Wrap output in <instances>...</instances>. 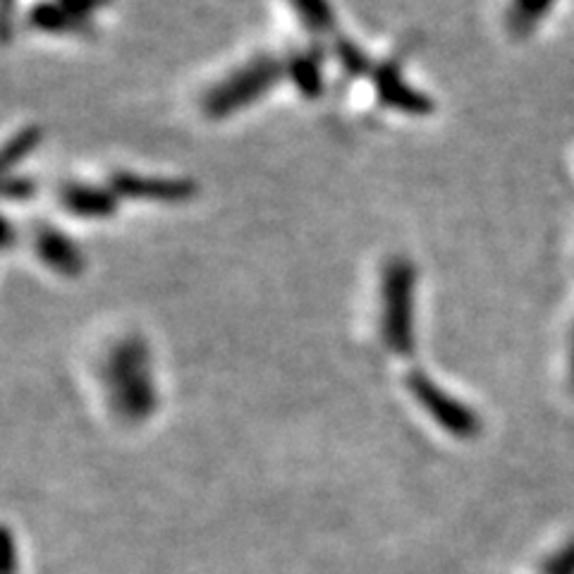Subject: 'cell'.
<instances>
[{
	"instance_id": "1",
	"label": "cell",
	"mask_w": 574,
	"mask_h": 574,
	"mask_svg": "<svg viewBox=\"0 0 574 574\" xmlns=\"http://www.w3.org/2000/svg\"><path fill=\"white\" fill-rule=\"evenodd\" d=\"M101 381L115 417L127 424H142L158 409L151 352L142 335H122L108 347L101 364Z\"/></svg>"
},
{
	"instance_id": "2",
	"label": "cell",
	"mask_w": 574,
	"mask_h": 574,
	"mask_svg": "<svg viewBox=\"0 0 574 574\" xmlns=\"http://www.w3.org/2000/svg\"><path fill=\"white\" fill-rule=\"evenodd\" d=\"M378 326L386 347L409 357L417 347V266L407 256H390L378 283Z\"/></svg>"
},
{
	"instance_id": "3",
	"label": "cell",
	"mask_w": 574,
	"mask_h": 574,
	"mask_svg": "<svg viewBox=\"0 0 574 574\" xmlns=\"http://www.w3.org/2000/svg\"><path fill=\"white\" fill-rule=\"evenodd\" d=\"M285 79V60L271 53L256 56L218 79L201 99V111L209 120H228L264 101Z\"/></svg>"
},
{
	"instance_id": "4",
	"label": "cell",
	"mask_w": 574,
	"mask_h": 574,
	"mask_svg": "<svg viewBox=\"0 0 574 574\" xmlns=\"http://www.w3.org/2000/svg\"><path fill=\"white\" fill-rule=\"evenodd\" d=\"M407 390L412 393V398L417 400V405L424 409L445 433H450V436L469 441V438L481 433L479 414L469 405H464L462 400H457L455 395H450L448 390L438 386L426 371H409Z\"/></svg>"
},
{
	"instance_id": "5",
	"label": "cell",
	"mask_w": 574,
	"mask_h": 574,
	"mask_svg": "<svg viewBox=\"0 0 574 574\" xmlns=\"http://www.w3.org/2000/svg\"><path fill=\"white\" fill-rule=\"evenodd\" d=\"M108 185L122 199L146 201V204H187L197 197V182L189 177L142 175L132 170H118L111 175Z\"/></svg>"
},
{
	"instance_id": "6",
	"label": "cell",
	"mask_w": 574,
	"mask_h": 574,
	"mask_svg": "<svg viewBox=\"0 0 574 574\" xmlns=\"http://www.w3.org/2000/svg\"><path fill=\"white\" fill-rule=\"evenodd\" d=\"M371 84H374L376 101L386 111L407 115V118H429L436 111V103L431 96L414 87L405 77L402 67L393 60L376 63L374 72H371Z\"/></svg>"
},
{
	"instance_id": "7",
	"label": "cell",
	"mask_w": 574,
	"mask_h": 574,
	"mask_svg": "<svg viewBox=\"0 0 574 574\" xmlns=\"http://www.w3.org/2000/svg\"><path fill=\"white\" fill-rule=\"evenodd\" d=\"M32 249L36 259L60 278L75 280L87 271V256L82 247L56 225H36L32 232Z\"/></svg>"
},
{
	"instance_id": "8",
	"label": "cell",
	"mask_w": 574,
	"mask_h": 574,
	"mask_svg": "<svg viewBox=\"0 0 574 574\" xmlns=\"http://www.w3.org/2000/svg\"><path fill=\"white\" fill-rule=\"evenodd\" d=\"M60 206L79 221H108L118 213L120 197L111 185H94V182H65L58 189Z\"/></svg>"
},
{
	"instance_id": "9",
	"label": "cell",
	"mask_w": 574,
	"mask_h": 574,
	"mask_svg": "<svg viewBox=\"0 0 574 574\" xmlns=\"http://www.w3.org/2000/svg\"><path fill=\"white\" fill-rule=\"evenodd\" d=\"M285 79L295 87L299 99L319 101L326 91V77H323V63L316 53L295 51L285 60Z\"/></svg>"
},
{
	"instance_id": "10",
	"label": "cell",
	"mask_w": 574,
	"mask_h": 574,
	"mask_svg": "<svg viewBox=\"0 0 574 574\" xmlns=\"http://www.w3.org/2000/svg\"><path fill=\"white\" fill-rule=\"evenodd\" d=\"M29 27L36 32L48 34V36H67V34H79L87 22H82L79 17L72 15L60 0H39L32 5L27 15Z\"/></svg>"
},
{
	"instance_id": "11",
	"label": "cell",
	"mask_w": 574,
	"mask_h": 574,
	"mask_svg": "<svg viewBox=\"0 0 574 574\" xmlns=\"http://www.w3.org/2000/svg\"><path fill=\"white\" fill-rule=\"evenodd\" d=\"M290 8L304 29L311 34H331L338 22L331 0H290Z\"/></svg>"
},
{
	"instance_id": "12",
	"label": "cell",
	"mask_w": 574,
	"mask_h": 574,
	"mask_svg": "<svg viewBox=\"0 0 574 574\" xmlns=\"http://www.w3.org/2000/svg\"><path fill=\"white\" fill-rule=\"evenodd\" d=\"M44 142V132L41 127H22L8 139L3 149V170L8 175L15 173L24 161H29L36 149Z\"/></svg>"
},
{
	"instance_id": "13",
	"label": "cell",
	"mask_w": 574,
	"mask_h": 574,
	"mask_svg": "<svg viewBox=\"0 0 574 574\" xmlns=\"http://www.w3.org/2000/svg\"><path fill=\"white\" fill-rule=\"evenodd\" d=\"M335 58H338L340 67L354 77H362V75L371 77V72H374V67H376L369 60V56H366L364 48L359 44H354L352 39L335 41Z\"/></svg>"
},
{
	"instance_id": "14",
	"label": "cell",
	"mask_w": 574,
	"mask_h": 574,
	"mask_svg": "<svg viewBox=\"0 0 574 574\" xmlns=\"http://www.w3.org/2000/svg\"><path fill=\"white\" fill-rule=\"evenodd\" d=\"M551 5L553 0H512V24L519 29L534 27Z\"/></svg>"
},
{
	"instance_id": "15",
	"label": "cell",
	"mask_w": 574,
	"mask_h": 574,
	"mask_svg": "<svg viewBox=\"0 0 574 574\" xmlns=\"http://www.w3.org/2000/svg\"><path fill=\"white\" fill-rule=\"evenodd\" d=\"M3 192H5V199L8 201H20L22 204V201L34 199L36 192H39V187H36V182L29 175L12 173V175L5 177Z\"/></svg>"
},
{
	"instance_id": "16",
	"label": "cell",
	"mask_w": 574,
	"mask_h": 574,
	"mask_svg": "<svg viewBox=\"0 0 574 574\" xmlns=\"http://www.w3.org/2000/svg\"><path fill=\"white\" fill-rule=\"evenodd\" d=\"M543 574H574V541L553 553L541 567Z\"/></svg>"
},
{
	"instance_id": "17",
	"label": "cell",
	"mask_w": 574,
	"mask_h": 574,
	"mask_svg": "<svg viewBox=\"0 0 574 574\" xmlns=\"http://www.w3.org/2000/svg\"><path fill=\"white\" fill-rule=\"evenodd\" d=\"M72 15L79 17L82 22H89L101 8H106L108 0H60Z\"/></svg>"
},
{
	"instance_id": "18",
	"label": "cell",
	"mask_w": 574,
	"mask_h": 574,
	"mask_svg": "<svg viewBox=\"0 0 574 574\" xmlns=\"http://www.w3.org/2000/svg\"><path fill=\"white\" fill-rule=\"evenodd\" d=\"M3 546H5V565H3V572H5V574H15V543H12L10 531H5Z\"/></svg>"
},
{
	"instance_id": "19",
	"label": "cell",
	"mask_w": 574,
	"mask_h": 574,
	"mask_svg": "<svg viewBox=\"0 0 574 574\" xmlns=\"http://www.w3.org/2000/svg\"><path fill=\"white\" fill-rule=\"evenodd\" d=\"M12 237H15V228H12V223L10 221H5V249H10L12 247Z\"/></svg>"
},
{
	"instance_id": "20",
	"label": "cell",
	"mask_w": 574,
	"mask_h": 574,
	"mask_svg": "<svg viewBox=\"0 0 574 574\" xmlns=\"http://www.w3.org/2000/svg\"><path fill=\"white\" fill-rule=\"evenodd\" d=\"M572 386H574V352H572Z\"/></svg>"
}]
</instances>
